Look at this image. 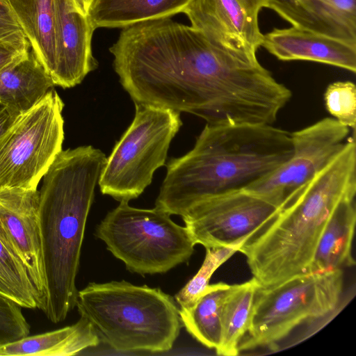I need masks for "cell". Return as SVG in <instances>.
Listing matches in <instances>:
<instances>
[{"instance_id":"6da1fadb","label":"cell","mask_w":356,"mask_h":356,"mask_svg":"<svg viewBox=\"0 0 356 356\" xmlns=\"http://www.w3.org/2000/svg\"><path fill=\"white\" fill-rule=\"evenodd\" d=\"M292 154L291 132L273 124H207L193 148L168 163L155 207L182 216L204 200L246 189Z\"/></svg>"},{"instance_id":"7a4b0ae2","label":"cell","mask_w":356,"mask_h":356,"mask_svg":"<svg viewBox=\"0 0 356 356\" xmlns=\"http://www.w3.org/2000/svg\"><path fill=\"white\" fill-rule=\"evenodd\" d=\"M106 161L91 145L62 150L43 176L39 223L47 295L42 311L54 323L76 306L86 221Z\"/></svg>"},{"instance_id":"3957f363","label":"cell","mask_w":356,"mask_h":356,"mask_svg":"<svg viewBox=\"0 0 356 356\" xmlns=\"http://www.w3.org/2000/svg\"><path fill=\"white\" fill-rule=\"evenodd\" d=\"M356 145L341 150L284 203L276 217L239 249L261 287L307 274L323 232L336 207L355 197Z\"/></svg>"},{"instance_id":"277c9868","label":"cell","mask_w":356,"mask_h":356,"mask_svg":"<svg viewBox=\"0 0 356 356\" xmlns=\"http://www.w3.org/2000/svg\"><path fill=\"white\" fill-rule=\"evenodd\" d=\"M76 306L99 339L119 352L168 351L181 328L172 296L124 280L89 283L78 291Z\"/></svg>"},{"instance_id":"5b68a950","label":"cell","mask_w":356,"mask_h":356,"mask_svg":"<svg viewBox=\"0 0 356 356\" xmlns=\"http://www.w3.org/2000/svg\"><path fill=\"white\" fill-rule=\"evenodd\" d=\"M170 216L156 207L138 209L121 201L97 226L95 235L129 271L165 273L187 261L195 245L186 228Z\"/></svg>"},{"instance_id":"8992f818","label":"cell","mask_w":356,"mask_h":356,"mask_svg":"<svg viewBox=\"0 0 356 356\" xmlns=\"http://www.w3.org/2000/svg\"><path fill=\"white\" fill-rule=\"evenodd\" d=\"M343 289L341 269L299 275L269 287L259 286L239 353L273 348L302 323L327 316L339 306Z\"/></svg>"},{"instance_id":"52a82bcc","label":"cell","mask_w":356,"mask_h":356,"mask_svg":"<svg viewBox=\"0 0 356 356\" xmlns=\"http://www.w3.org/2000/svg\"><path fill=\"white\" fill-rule=\"evenodd\" d=\"M134 104V118L106 158L98 183L102 194L120 202L137 198L151 184L182 125L177 111Z\"/></svg>"},{"instance_id":"ba28073f","label":"cell","mask_w":356,"mask_h":356,"mask_svg":"<svg viewBox=\"0 0 356 356\" xmlns=\"http://www.w3.org/2000/svg\"><path fill=\"white\" fill-rule=\"evenodd\" d=\"M63 107L51 89L10 127L0 140V188L37 189L63 150Z\"/></svg>"},{"instance_id":"9c48e42d","label":"cell","mask_w":356,"mask_h":356,"mask_svg":"<svg viewBox=\"0 0 356 356\" xmlns=\"http://www.w3.org/2000/svg\"><path fill=\"white\" fill-rule=\"evenodd\" d=\"M282 207L267 197L243 189L204 200L181 217L195 245L241 247L264 229Z\"/></svg>"},{"instance_id":"30bf717a","label":"cell","mask_w":356,"mask_h":356,"mask_svg":"<svg viewBox=\"0 0 356 356\" xmlns=\"http://www.w3.org/2000/svg\"><path fill=\"white\" fill-rule=\"evenodd\" d=\"M350 129L333 118H325L291 133L293 154L281 166L247 190L283 206L301 186L341 150Z\"/></svg>"},{"instance_id":"8fae6325","label":"cell","mask_w":356,"mask_h":356,"mask_svg":"<svg viewBox=\"0 0 356 356\" xmlns=\"http://www.w3.org/2000/svg\"><path fill=\"white\" fill-rule=\"evenodd\" d=\"M266 0H191L184 10L191 26L217 47L241 59L255 62L261 46L258 17Z\"/></svg>"},{"instance_id":"7c38bea8","label":"cell","mask_w":356,"mask_h":356,"mask_svg":"<svg viewBox=\"0 0 356 356\" xmlns=\"http://www.w3.org/2000/svg\"><path fill=\"white\" fill-rule=\"evenodd\" d=\"M0 242L24 266L44 305L47 286L37 189L0 188Z\"/></svg>"},{"instance_id":"4fadbf2b","label":"cell","mask_w":356,"mask_h":356,"mask_svg":"<svg viewBox=\"0 0 356 356\" xmlns=\"http://www.w3.org/2000/svg\"><path fill=\"white\" fill-rule=\"evenodd\" d=\"M56 19V65L51 76L55 86L79 84L98 63L92 52L94 31L88 15L72 0H54Z\"/></svg>"},{"instance_id":"5bb4252c","label":"cell","mask_w":356,"mask_h":356,"mask_svg":"<svg viewBox=\"0 0 356 356\" xmlns=\"http://www.w3.org/2000/svg\"><path fill=\"white\" fill-rule=\"evenodd\" d=\"M261 46L281 60H307L355 73L356 45L292 26L263 35Z\"/></svg>"},{"instance_id":"9a60e30c","label":"cell","mask_w":356,"mask_h":356,"mask_svg":"<svg viewBox=\"0 0 356 356\" xmlns=\"http://www.w3.org/2000/svg\"><path fill=\"white\" fill-rule=\"evenodd\" d=\"M292 26L356 45V0H266Z\"/></svg>"},{"instance_id":"2e32d148","label":"cell","mask_w":356,"mask_h":356,"mask_svg":"<svg viewBox=\"0 0 356 356\" xmlns=\"http://www.w3.org/2000/svg\"><path fill=\"white\" fill-rule=\"evenodd\" d=\"M54 86L30 48L0 70V104L17 118L37 104Z\"/></svg>"},{"instance_id":"e0dca14e","label":"cell","mask_w":356,"mask_h":356,"mask_svg":"<svg viewBox=\"0 0 356 356\" xmlns=\"http://www.w3.org/2000/svg\"><path fill=\"white\" fill-rule=\"evenodd\" d=\"M91 323L81 316L74 324L54 331L26 336L0 346V356H69L99 345Z\"/></svg>"},{"instance_id":"ac0fdd59","label":"cell","mask_w":356,"mask_h":356,"mask_svg":"<svg viewBox=\"0 0 356 356\" xmlns=\"http://www.w3.org/2000/svg\"><path fill=\"white\" fill-rule=\"evenodd\" d=\"M356 223L355 197L334 209L318 241L309 273L350 268L355 265L352 244Z\"/></svg>"},{"instance_id":"d6986e66","label":"cell","mask_w":356,"mask_h":356,"mask_svg":"<svg viewBox=\"0 0 356 356\" xmlns=\"http://www.w3.org/2000/svg\"><path fill=\"white\" fill-rule=\"evenodd\" d=\"M31 49L51 76L56 65L54 0H9Z\"/></svg>"},{"instance_id":"ffe728a7","label":"cell","mask_w":356,"mask_h":356,"mask_svg":"<svg viewBox=\"0 0 356 356\" xmlns=\"http://www.w3.org/2000/svg\"><path fill=\"white\" fill-rule=\"evenodd\" d=\"M191 0H95L88 17L94 27H127L183 13Z\"/></svg>"},{"instance_id":"44dd1931","label":"cell","mask_w":356,"mask_h":356,"mask_svg":"<svg viewBox=\"0 0 356 356\" xmlns=\"http://www.w3.org/2000/svg\"><path fill=\"white\" fill-rule=\"evenodd\" d=\"M233 287L224 282L209 284L191 306L179 309L188 332L209 348L216 350L220 345L222 307Z\"/></svg>"},{"instance_id":"7402d4cb","label":"cell","mask_w":356,"mask_h":356,"mask_svg":"<svg viewBox=\"0 0 356 356\" xmlns=\"http://www.w3.org/2000/svg\"><path fill=\"white\" fill-rule=\"evenodd\" d=\"M259 286L254 277L242 284H234L222 307L220 342L216 350L218 355H238L239 344L249 328L254 295Z\"/></svg>"},{"instance_id":"603a6c76","label":"cell","mask_w":356,"mask_h":356,"mask_svg":"<svg viewBox=\"0 0 356 356\" xmlns=\"http://www.w3.org/2000/svg\"><path fill=\"white\" fill-rule=\"evenodd\" d=\"M0 294L22 308L40 309L44 300L35 288L24 266L0 242Z\"/></svg>"},{"instance_id":"cb8c5ba5","label":"cell","mask_w":356,"mask_h":356,"mask_svg":"<svg viewBox=\"0 0 356 356\" xmlns=\"http://www.w3.org/2000/svg\"><path fill=\"white\" fill-rule=\"evenodd\" d=\"M241 246H229L206 248L204 260L197 273L175 295V300L180 308L191 306L200 294L209 284L214 272L234 254L238 252Z\"/></svg>"},{"instance_id":"d4e9b609","label":"cell","mask_w":356,"mask_h":356,"mask_svg":"<svg viewBox=\"0 0 356 356\" xmlns=\"http://www.w3.org/2000/svg\"><path fill=\"white\" fill-rule=\"evenodd\" d=\"M327 112L342 125L352 129L356 127V88L350 81H337L329 84L324 93Z\"/></svg>"},{"instance_id":"484cf974","label":"cell","mask_w":356,"mask_h":356,"mask_svg":"<svg viewBox=\"0 0 356 356\" xmlns=\"http://www.w3.org/2000/svg\"><path fill=\"white\" fill-rule=\"evenodd\" d=\"M22 307L0 294V346L19 340L30 333Z\"/></svg>"},{"instance_id":"4316f807","label":"cell","mask_w":356,"mask_h":356,"mask_svg":"<svg viewBox=\"0 0 356 356\" xmlns=\"http://www.w3.org/2000/svg\"><path fill=\"white\" fill-rule=\"evenodd\" d=\"M0 42L23 47H31L9 0H0Z\"/></svg>"},{"instance_id":"83f0119b","label":"cell","mask_w":356,"mask_h":356,"mask_svg":"<svg viewBox=\"0 0 356 356\" xmlns=\"http://www.w3.org/2000/svg\"><path fill=\"white\" fill-rule=\"evenodd\" d=\"M31 47H23L0 42V70L19 56L26 53Z\"/></svg>"},{"instance_id":"f1b7e54d","label":"cell","mask_w":356,"mask_h":356,"mask_svg":"<svg viewBox=\"0 0 356 356\" xmlns=\"http://www.w3.org/2000/svg\"><path fill=\"white\" fill-rule=\"evenodd\" d=\"M16 119L4 106H0V140Z\"/></svg>"},{"instance_id":"f546056e","label":"cell","mask_w":356,"mask_h":356,"mask_svg":"<svg viewBox=\"0 0 356 356\" xmlns=\"http://www.w3.org/2000/svg\"><path fill=\"white\" fill-rule=\"evenodd\" d=\"M76 8L83 14L88 15V13L95 0H72Z\"/></svg>"}]
</instances>
